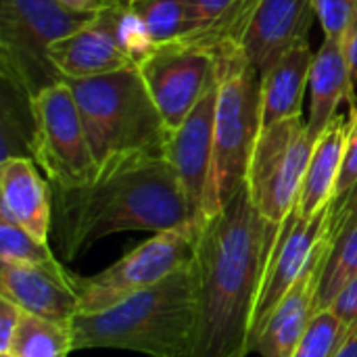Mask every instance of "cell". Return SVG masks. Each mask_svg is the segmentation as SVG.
<instances>
[{"label": "cell", "instance_id": "6da1fadb", "mask_svg": "<svg viewBox=\"0 0 357 357\" xmlns=\"http://www.w3.org/2000/svg\"><path fill=\"white\" fill-rule=\"evenodd\" d=\"M280 224L255 207L245 184L199 226L192 268L197 328L190 357H247L253 318Z\"/></svg>", "mask_w": 357, "mask_h": 357}, {"label": "cell", "instance_id": "7a4b0ae2", "mask_svg": "<svg viewBox=\"0 0 357 357\" xmlns=\"http://www.w3.org/2000/svg\"><path fill=\"white\" fill-rule=\"evenodd\" d=\"M52 190V236L63 261L117 232H165L203 222L163 155L107 163L84 186Z\"/></svg>", "mask_w": 357, "mask_h": 357}, {"label": "cell", "instance_id": "3957f363", "mask_svg": "<svg viewBox=\"0 0 357 357\" xmlns=\"http://www.w3.org/2000/svg\"><path fill=\"white\" fill-rule=\"evenodd\" d=\"M197 328L192 261L161 282L71 322L73 351L126 349L149 357H190Z\"/></svg>", "mask_w": 357, "mask_h": 357}, {"label": "cell", "instance_id": "277c9868", "mask_svg": "<svg viewBox=\"0 0 357 357\" xmlns=\"http://www.w3.org/2000/svg\"><path fill=\"white\" fill-rule=\"evenodd\" d=\"M65 82L75 96L98 169L136 155H163L169 132L136 65Z\"/></svg>", "mask_w": 357, "mask_h": 357}, {"label": "cell", "instance_id": "5b68a950", "mask_svg": "<svg viewBox=\"0 0 357 357\" xmlns=\"http://www.w3.org/2000/svg\"><path fill=\"white\" fill-rule=\"evenodd\" d=\"M215 75L213 157L203 220L220 211L247 184L253 146L261 130V77L241 48L218 54Z\"/></svg>", "mask_w": 357, "mask_h": 357}, {"label": "cell", "instance_id": "8992f818", "mask_svg": "<svg viewBox=\"0 0 357 357\" xmlns=\"http://www.w3.org/2000/svg\"><path fill=\"white\" fill-rule=\"evenodd\" d=\"M96 10L73 13L56 0H0V71L4 84L29 102L42 88L63 79L48 59V48L86 25Z\"/></svg>", "mask_w": 357, "mask_h": 357}, {"label": "cell", "instance_id": "52a82bcc", "mask_svg": "<svg viewBox=\"0 0 357 357\" xmlns=\"http://www.w3.org/2000/svg\"><path fill=\"white\" fill-rule=\"evenodd\" d=\"M29 151L50 188H73L98 174L75 96L65 79L42 88L29 102Z\"/></svg>", "mask_w": 357, "mask_h": 357}, {"label": "cell", "instance_id": "ba28073f", "mask_svg": "<svg viewBox=\"0 0 357 357\" xmlns=\"http://www.w3.org/2000/svg\"><path fill=\"white\" fill-rule=\"evenodd\" d=\"M199 226L201 222L157 232L94 276L73 274L71 280L79 297V314L102 312L190 264Z\"/></svg>", "mask_w": 357, "mask_h": 357}, {"label": "cell", "instance_id": "9c48e42d", "mask_svg": "<svg viewBox=\"0 0 357 357\" xmlns=\"http://www.w3.org/2000/svg\"><path fill=\"white\" fill-rule=\"evenodd\" d=\"M314 146L316 138L301 117L282 119L259 130L247 186L255 207L270 222L282 224L297 207Z\"/></svg>", "mask_w": 357, "mask_h": 357}, {"label": "cell", "instance_id": "30bf717a", "mask_svg": "<svg viewBox=\"0 0 357 357\" xmlns=\"http://www.w3.org/2000/svg\"><path fill=\"white\" fill-rule=\"evenodd\" d=\"M136 67L167 132H174L184 123L215 79L218 56L201 46L174 42L157 46Z\"/></svg>", "mask_w": 357, "mask_h": 357}, {"label": "cell", "instance_id": "8fae6325", "mask_svg": "<svg viewBox=\"0 0 357 357\" xmlns=\"http://www.w3.org/2000/svg\"><path fill=\"white\" fill-rule=\"evenodd\" d=\"M331 218H333V205H328L324 211H320L314 218H301L293 209V213L280 224V230H278V236H276V243L268 261V270L264 276L259 301L255 307L251 351L270 314L289 295V291L297 284V280L307 272V268L318 257V253L326 245L333 243Z\"/></svg>", "mask_w": 357, "mask_h": 357}, {"label": "cell", "instance_id": "7c38bea8", "mask_svg": "<svg viewBox=\"0 0 357 357\" xmlns=\"http://www.w3.org/2000/svg\"><path fill=\"white\" fill-rule=\"evenodd\" d=\"M121 0H109L92 19L48 48V59L63 79H86L134 67L117 40V15Z\"/></svg>", "mask_w": 357, "mask_h": 357}, {"label": "cell", "instance_id": "4fadbf2b", "mask_svg": "<svg viewBox=\"0 0 357 357\" xmlns=\"http://www.w3.org/2000/svg\"><path fill=\"white\" fill-rule=\"evenodd\" d=\"M218 98V75L205 90L203 98L184 119V123L169 132L163 157L174 167L184 192L203 220V205L211 174L213 157V117Z\"/></svg>", "mask_w": 357, "mask_h": 357}, {"label": "cell", "instance_id": "5bb4252c", "mask_svg": "<svg viewBox=\"0 0 357 357\" xmlns=\"http://www.w3.org/2000/svg\"><path fill=\"white\" fill-rule=\"evenodd\" d=\"M314 19L312 0H259L241 40V52L261 75L291 48L307 42Z\"/></svg>", "mask_w": 357, "mask_h": 357}, {"label": "cell", "instance_id": "9a60e30c", "mask_svg": "<svg viewBox=\"0 0 357 357\" xmlns=\"http://www.w3.org/2000/svg\"><path fill=\"white\" fill-rule=\"evenodd\" d=\"M73 274L63 270L0 261V297L42 320L71 324L79 314Z\"/></svg>", "mask_w": 357, "mask_h": 357}, {"label": "cell", "instance_id": "2e32d148", "mask_svg": "<svg viewBox=\"0 0 357 357\" xmlns=\"http://www.w3.org/2000/svg\"><path fill=\"white\" fill-rule=\"evenodd\" d=\"M331 245H326L318 253V257L312 261L307 272L297 280V284L289 291V295L270 314L264 331L253 343L255 354H259L261 357L295 356L312 320L320 312L318 310L320 278H322V268L331 251Z\"/></svg>", "mask_w": 357, "mask_h": 357}, {"label": "cell", "instance_id": "e0dca14e", "mask_svg": "<svg viewBox=\"0 0 357 357\" xmlns=\"http://www.w3.org/2000/svg\"><path fill=\"white\" fill-rule=\"evenodd\" d=\"M0 218L50 243L52 190L27 157L8 155L0 163Z\"/></svg>", "mask_w": 357, "mask_h": 357}, {"label": "cell", "instance_id": "ac0fdd59", "mask_svg": "<svg viewBox=\"0 0 357 357\" xmlns=\"http://www.w3.org/2000/svg\"><path fill=\"white\" fill-rule=\"evenodd\" d=\"M354 73L345 52L343 40L324 38L318 52H314L312 73H310V117L307 130L318 140V136L331 126L339 115L343 100L349 109H356Z\"/></svg>", "mask_w": 357, "mask_h": 357}, {"label": "cell", "instance_id": "d6986e66", "mask_svg": "<svg viewBox=\"0 0 357 357\" xmlns=\"http://www.w3.org/2000/svg\"><path fill=\"white\" fill-rule=\"evenodd\" d=\"M347 134L349 117L337 115L331 126L318 136L295 207L301 218H314L328 205H333L345 163Z\"/></svg>", "mask_w": 357, "mask_h": 357}, {"label": "cell", "instance_id": "ffe728a7", "mask_svg": "<svg viewBox=\"0 0 357 357\" xmlns=\"http://www.w3.org/2000/svg\"><path fill=\"white\" fill-rule=\"evenodd\" d=\"M314 52L307 42L282 54L261 77V128L276 121L303 117V98L310 88Z\"/></svg>", "mask_w": 357, "mask_h": 357}, {"label": "cell", "instance_id": "44dd1931", "mask_svg": "<svg viewBox=\"0 0 357 357\" xmlns=\"http://www.w3.org/2000/svg\"><path fill=\"white\" fill-rule=\"evenodd\" d=\"M257 4L259 0H195L201 29L186 44L201 46L215 56L241 48Z\"/></svg>", "mask_w": 357, "mask_h": 357}, {"label": "cell", "instance_id": "7402d4cb", "mask_svg": "<svg viewBox=\"0 0 357 357\" xmlns=\"http://www.w3.org/2000/svg\"><path fill=\"white\" fill-rule=\"evenodd\" d=\"M149 25L157 46L174 42H190L199 29V13L195 0H128Z\"/></svg>", "mask_w": 357, "mask_h": 357}, {"label": "cell", "instance_id": "603a6c76", "mask_svg": "<svg viewBox=\"0 0 357 357\" xmlns=\"http://www.w3.org/2000/svg\"><path fill=\"white\" fill-rule=\"evenodd\" d=\"M73 351L71 324H59L36 318L31 314L21 316L19 331L6 356L10 357H67Z\"/></svg>", "mask_w": 357, "mask_h": 357}, {"label": "cell", "instance_id": "cb8c5ba5", "mask_svg": "<svg viewBox=\"0 0 357 357\" xmlns=\"http://www.w3.org/2000/svg\"><path fill=\"white\" fill-rule=\"evenodd\" d=\"M357 276V220L345 226L339 234L333 236L331 251L326 255L320 293H318V310H328L337 295Z\"/></svg>", "mask_w": 357, "mask_h": 357}, {"label": "cell", "instance_id": "d4e9b609", "mask_svg": "<svg viewBox=\"0 0 357 357\" xmlns=\"http://www.w3.org/2000/svg\"><path fill=\"white\" fill-rule=\"evenodd\" d=\"M0 261L63 270L65 266L54 257L50 243H42L23 228L0 218Z\"/></svg>", "mask_w": 357, "mask_h": 357}, {"label": "cell", "instance_id": "484cf974", "mask_svg": "<svg viewBox=\"0 0 357 357\" xmlns=\"http://www.w3.org/2000/svg\"><path fill=\"white\" fill-rule=\"evenodd\" d=\"M117 40L121 50L138 65L142 59H146L155 48L157 42L144 23V19L138 15V10L130 4L123 2L117 15Z\"/></svg>", "mask_w": 357, "mask_h": 357}, {"label": "cell", "instance_id": "4316f807", "mask_svg": "<svg viewBox=\"0 0 357 357\" xmlns=\"http://www.w3.org/2000/svg\"><path fill=\"white\" fill-rule=\"evenodd\" d=\"M324 38L345 40L357 15V0H312Z\"/></svg>", "mask_w": 357, "mask_h": 357}, {"label": "cell", "instance_id": "83f0119b", "mask_svg": "<svg viewBox=\"0 0 357 357\" xmlns=\"http://www.w3.org/2000/svg\"><path fill=\"white\" fill-rule=\"evenodd\" d=\"M357 184V107L351 109L349 115V134H347V149H345V163L337 184L335 201L343 199Z\"/></svg>", "mask_w": 357, "mask_h": 357}, {"label": "cell", "instance_id": "f1b7e54d", "mask_svg": "<svg viewBox=\"0 0 357 357\" xmlns=\"http://www.w3.org/2000/svg\"><path fill=\"white\" fill-rule=\"evenodd\" d=\"M351 335L357 328V276L337 295V299L328 307Z\"/></svg>", "mask_w": 357, "mask_h": 357}, {"label": "cell", "instance_id": "f546056e", "mask_svg": "<svg viewBox=\"0 0 357 357\" xmlns=\"http://www.w3.org/2000/svg\"><path fill=\"white\" fill-rule=\"evenodd\" d=\"M21 316H23V310L19 305L0 297V354H8L15 341V335L19 331Z\"/></svg>", "mask_w": 357, "mask_h": 357}, {"label": "cell", "instance_id": "4dcf8cb0", "mask_svg": "<svg viewBox=\"0 0 357 357\" xmlns=\"http://www.w3.org/2000/svg\"><path fill=\"white\" fill-rule=\"evenodd\" d=\"M357 220V184L339 201H333V218H331V238L339 234L345 226Z\"/></svg>", "mask_w": 357, "mask_h": 357}, {"label": "cell", "instance_id": "1f68e13d", "mask_svg": "<svg viewBox=\"0 0 357 357\" xmlns=\"http://www.w3.org/2000/svg\"><path fill=\"white\" fill-rule=\"evenodd\" d=\"M345 44V52H347V59H349V65H351V73H354V79L357 82V15L343 40Z\"/></svg>", "mask_w": 357, "mask_h": 357}, {"label": "cell", "instance_id": "d6a6232c", "mask_svg": "<svg viewBox=\"0 0 357 357\" xmlns=\"http://www.w3.org/2000/svg\"><path fill=\"white\" fill-rule=\"evenodd\" d=\"M56 2L73 13H92L100 8L102 4H107L109 0H56Z\"/></svg>", "mask_w": 357, "mask_h": 357}, {"label": "cell", "instance_id": "836d02e7", "mask_svg": "<svg viewBox=\"0 0 357 357\" xmlns=\"http://www.w3.org/2000/svg\"><path fill=\"white\" fill-rule=\"evenodd\" d=\"M333 357H357V328L339 345Z\"/></svg>", "mask_w": 357, "mask_h": 357}, {"label": "cell", "instance_id": "e575fe53", "mask_svg": "<svg viewBox=\"0 0 357 357\" xmlns=\"http://www.w3.org/2000/svg\"><path fill=\"white\" fill-rule=\"evenodd\" d=\"M0 357H10V356H6V354H0Z\"/></svg>", "mask_w": 357, "mask_h": 357}]
</instances>
